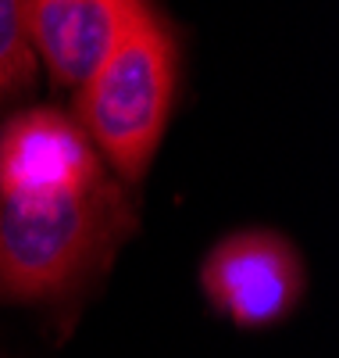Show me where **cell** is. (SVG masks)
Returning a JSON list of instances; mask_svg holds the SVG:
<instances>
[{"label":"cell","instance_id":"6","mask_svg":"<svg viewBox=\"0 0 339 358\" xmlns=\"http://www.w3.org/2000/svg\"><path fill=\"white\" fill-rule=\"evenodd\" d=\"M33 0H0V101L15 97L33 83L36 50H33Z\"/></svg>","mask_w":339,"mask_h":358},{"label":"cell","instance_id":"3","mask_svg":"<svg viewBox=\"0 0 339 358\" xmlns=\"http://www.w3.org/2000/svg\"><path fill=\"white\" fill-rule=\"evenodd\" d=\"M100 179L97 147L68 115L36 108L0 129V204L82 194Z\"/></svg>","mask_w":339,"mask_h":358},{"label":"cell","instance_id":"1","mask_svg":"<svg viewBox=\"0 0 339 358\" xmlns=\"http://www.w3.org/2000/svg\"><path fill=\"white\" fill-rule=\"evenodd\" d=\"M172 97L175 43L146 4L118 47L75 90L79 126L121 179H140L161 143Z\"/></svg>","mask_w":339,"mask_h":358},{"label":"cell","instance_id":"4","mask_svg":"<svg viewBox=\"0 0 339 358\" xmlns=\"http://www.w3.org/2000/svg\"><path fill=\"white\" fill-rule=\"evenodd\" d=\"M200 283L207 301L239 326H268L282 319L303 290L296 251L275 233L243 229L214 244Z\"/></svg>","mask_w":339,"mask_h":358},{"label":"cell","instance_id":"2","mask_svg":"<svg viewBox=\"0 0 339 358\" xmlns=\"http://www.w3.org/2000/svg\"><path fill=\"white\" fill-rule=\"evenodd\" d=\"M118 226V197L104 183L33 204H0V294L36 301L75 283Z\"/></svg>","mask_w":339,"mask_h":358},{"label":"cell","instance_id":"5","mask_svg":"<svg viewBox=\"0 0 339 358\" xmlns=\"http://www.w3.org/2000/svg\"><path fill=\"white\" fill-rule=\"evenodd\" d=\"M146 0H33V50L57 86L79 90L129 33Z\"/></svg>","mask_w":339,"mask_h":358}]
</instances>
